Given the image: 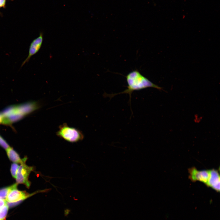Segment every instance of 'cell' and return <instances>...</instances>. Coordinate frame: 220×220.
I'll return each mask as SVG.
<instances>
[{"mask_svg":"<svg viewBox=\"0 0 220 220\" xmlns=\"http://www.w3.org/2000/svg\"><path fill=\"white\" fill-rule=\"evenodd\" d=\"M128 86L127 89L118 93L108 94L110 98L120 94H128L130 100L132 93L134 91L139 90L148 87H153L159 90L162 88L153 83L147 78L142 75L138 70H135L129 73L126 76Z\"/></svg>","mask_w":220,"mask_h":220,"instance_id":"cell-1","label":"cell"},{"mask_svg":"<svg viewBox=\"0 0 220 220\" xmlns=\"http://www.w3.org/2000/svg\"><path fill=\"white\" fill-rule=\"evenodd\" d=\"M39 108V105L35 101L10 106L1 113L3 117L2 123L10 124L20 120Z\"/></svg>","mask_w":220,"mask_h":220,"instance_id":"cell-2","label":"cell"},{"mask_svg":"<svg viewBox=\"0 0 220 220\" xmlns=\"http://www.w3.org/2000/svg\"><path fill=\"white\" fill-rule=\"evenodd\" d=\"M56 134L58 137L71 143L80 141L84 137L83 134L79 130L69 127L66 123H63L59 127Z\"/></svg>","mask_w":220,"mask_h":220,"instance_id":"cell-3","label":"cell"},{"mask_svg":"<svg viewBox=\"0 0 220 220\" xmlns=\"http://www.w3.org/2000/svg\"><path fill=\"white\" fill-rule=\"evenodd\" d=\"M33 169L32 167L26 165L25 163L21 164L18 167L16 177L17 183L24 184L29 188L31 183L28 178Z\"/></svg>","mask_w":220,"mask_h":220,"instance_id":"cell-4","label":"cell"},{"mask_svg":"<svg viewBox=\"0 0 220 220\" xmlns=\"http://www.w3.org/2000/svg\"><path fill=\"white\" fill-rule=\"evenodd\" d=\"M17 184L10 186L5 200L8 203H16L22 200L29 196L24 191L19 190L17 188Z\"/></svg>","mask_w":220,"mask_h":220,"instance_id":"cell-5","label":"cell"},{"mask_svg":"<svg viewBox=\"0 0 220 220\" xmlns=\"http://www.w3.org/2000/svg\"><path fill=\"white\" fill-rule=\"evenodd\" d=\"M188 172L189 174V178L191 181H200L206 185L210 176V170H199L193 167L188 169Z\"/></svg>","mask_w":220,"mask_h":220,"instance_id":"cell-6","label":"cell"},{"mask_svg":"<svg viewBox=\"0 0 220 220\" xmlns=\"http://www.w3.org/2000/svg\"><path fill=\"white\" fill-rule=\"evenodd\" d=\"M43 39V33L41 32L39 36L31 42L29 47L28 56L22 63L20 68L26 63L28 62L31 58L38 52L42 46Z\"/></svg>","mask_w":220,"mask_h":220,"instance_id":"cell-7","label":"cell"},{"mask_svg":"<svg viewBox=\"0 0 220 220\" xmlns=\"http://www.w3.org/2000/svg\"><path fill=\"white\" fill-rule=\"evenodd\" d=\"M206 185L217 192L220 191V175L218 170H210V176Z\"/></svg>","mask_w":220,"mask_h":220,"instance_id":"cell-8","label":"cell"},{"mask_svg":"<svg viewBox=\"0 0 220 220\" xmlns=\"http://www.w3.org/2000/svg\"><path fill=\"white\" fill-rule=\"evenodd\" d=\"M7 155L10 160L13 162L20 163H24L26 159H21L18 153L10 147L6 150Z\"/></svg>","mask_w":220,"mask_h":220,"instance_id":"cell-9","label":"cell"},{"mask_svg":"<svg viewBox=\"0 0 220 220\" xmlns=\"http://www.w3.org/2000/svg\"><path fill=\"white\" fill-rule=\"evenodd\" d=\"M9 207L5 200L0 198V220H4L6 218Z\"/></svg>","mask_w":220,"mask_h":220,"instance_id":"cell-10","label":"cell"},{"mask_svg":"<svg viewBox=\"0 0 220 220\" xmlns=\"http://www.w3.org/2000/svg\"><path fill=\"white\" fill-rule=\"evenodd\" d=\"M10 187L0 189V198L5 200Z\"/></svg>","mask_w":220,"mask_h":220,"instance_id":"cell-11","label":"cell"},{"mask_svg":"<svg viewBox=\"0 0 220 220\" xmlns=\"http://www.w3.org/2000/svg\"><path fill=\"white\" fill-rule=\"evenodd\" d=\"M19 167V165L16 163H14L12 164L11 167V172L13 177H16L17 171Z\"/></svg>","mask_w":220,"mask_h":220,"instance_id":"cell-12","label":"cell"},{"mask_svg":"<svg viewBox=\"0 0 220 220\" xmlns=\"http://www.w3.org/2000/svg\"><path fill=\"white\" fill-rule=\"evenodd\" d=\"M0 145L6 150L10 147L8 143L0 135Z\"/></svg>","mask_w":220,"mask_h":220,"instance_id":"cell-13","label":"cell"},{"mask_svg":"<svg viewBox=\"0 0 220 220\" xmlns=\"http://www.w3.org/2000/svg\"><path fill=\"white\" fill-rule=\"evenodd\" d=\"M6 0H0V8L5 7Z\"/></svg>","mask_w":220,"mask_h":220,"instance_id":"cell-14","label":"cell"},{"mask_svg":"<svg viewBox=\"0 0 220 220\" xmlns=\"http://www.w3.org/2000/svg\"><path fill=\"white\" fill-rule=\"evenodd\" d=\"M3 117L1 113H0V123H2Z\"/></svg>","mask_w":220,"mask_h":220,"instance_id":"cell-15","label":"cell"}]
</instances>
